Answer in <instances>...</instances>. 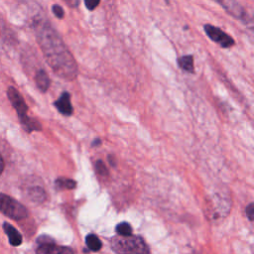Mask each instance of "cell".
Here are the masks:
<instances>
[{"label": "cell", "instance_id": "6da1fadb", "mask_svg": "<svg viewBox=\"0 0 254 254\" xmlns=\"http://www.w3.org/2000/svg\"><path fill=\"white\" fill-rule=\"evenodd\" d=\"M36 37L45 59L54 73L66 81H74L78 77L79 68L59 33L50 23L39 22L36 27Z\"/></svg>", "mask_w": 254, "mask_h": 254}, {"label": "cell", "instance_id": "7a4b0ae2", "mask_svg": "<svg viewBox=\"0 0 254 254\" xmlns=\"http://www.w3.org/2000/svg\"><path fill=\"white\" fill-rule=\"evenodd\" d=\"M112 250L117 254H149V247L140 236H115L110 241Z\"/></svg>", "mask_w": 254, "mask_h": 254}, {"label": "cell", "instance_id": "3957f363", "mask_svg": "<svg viewBox=\"0 0 254 254\" xmlns=\"http://www.w3.org/2000/svg\"><path fill=\"white\" fill-rule=\"evenodd\" d=\"M7 97L8 100L10 102V103L12 104V106L15 108L19 120L22 124V126L24 127V129L27 132H32V131H37V130H41V125L40 123L33 119L30 118L27 115L28 112V106L23 99V97L20 95V93L13 87H9L7 90Z\"/></svg>", "mask_w": 254, "mask_h": 254}, {"label": "cell", "instance_id": "277c9868", "mask_svg": "<svg viewBox=\"0 0 254 254\" xmlns=\"http://www.w3.org/2000/svg\"><path fill=\"white\" fill-rule=\"evenodd\" d=\"M0 211L14 220H21L28 216V210L22 203L1 193H0Z\"/></svg>", "mask_w": 254, "mask_h": 254}, {"label": "cell", "instance_id": "5b68a950", "mask_svg": "<svg viewBox=\"0 0 254 254\" xmlns=\"http://www.w3.org/2000/svg\"><path fill=\"white\" fill-rule=\"evenodd\" d=\"M203 29L206 36L211 41L218 44L221 48L228 49L235 45V41L233 40V38L228 34H226L224 31H222L221 29H219L218 27L212 26L210 24H205L203 26Z\"/></svg>", "mask_w": 254, "mask_h": 254}, {"label": "cell", "instance_id": "8992f818", "mask_svg": "<svg viewBox=\"0 0 254 254\" xmlns=\"http://www.w3.org/2000/svg\"><path fill=\"white\" fill-rule=\"evenodd\" d=\"M213 1L217 2L233 18L242 21L245 24L250 21L248 13L236 0H213Z\"/></svg>", "mask_w": 254, "mask_h": 254}, {"label": "cell", "instance_id": "52a82bcc", "mask_svg": "<svg viewBox=\"0 0 254 254\" xmlns=\"http://www.w3.org/2000/svg\"><path fill=\"white\" fill-rule=\"evenodd\" d=\"M37 254H74V251L67 246H60L54 241L42 243L37 248Z\"/></svg>", "mask_w": 254, "mask_h": 254}, {"label": "cell", "instance_id": "ba28073f", "mask_svg": "<svg viewBox=\"0 0 254 254\" xmlns=\"http://www.w3.org/2000/svg\"><path fill=\"white\" fill-rule=\"evenodd\" d=\"M54 105L60 113L66 116H70L74 112L73 105L71 103V95L68 92H64L58 101L54 102Z\"/></svg>", "mask_w": 254, "mask_h": 254}, {"label": "cell", "instance_id": "9c48e42d", "mask_svg": "<svg viewBox=\"0 0 254 254\" xmlns=\"http://www.w3.org/2000/svg\"><path fill=\"white\" fill-rule=\"evenodd\" d=\"M3 230L7 234L9 242L12 246H19L22 243V235L10 223L4 222L3 223Z\"/></svg>", "mask_w": 254, "mask_h": 254}, {"label": "cell", "instance_id": "30bf717a", "mask_svg": "<svg viewBox=\"0 0 254 254\" xmlns=\"http://www.w3.org/2000/svg\"><path fill=\"white\" fill-rule=\"evenodd\" d=\"M35 83L37 88L42 92V93H46L51 85V81L50 78L48 76V74L44 71V70H40L36 73L35 76Z\"/></svg>", "mask_w": 254, "mask_h": 254}, {"label": "cell", "instance_id": "8fae6325", "mask_svg": "<svg viewBox=\"0 0 254 254\" xmlns=\"http://www.w3.org/2000/svg\"><path fill=\"white\" fill-rule=\"evenodd\" d=\"M178 66L181 70L194 74L195 73V65H194V57L192 55L182 56L178 59Z\"/></svg>", "mask_w": 254, "mask_h": 254}, {"label": "cell", "instance_id": "7c38bea8", "mask_svg": "<svg viewBox=\"0 0 254 254\" xmlns=\"http://www.w3.org/2000/svg\"><path fill=\"white\" fill-rule=\"evenodd\" d=\"M55 186L57 188V190L63 191V190H72L75 189L77 186V183L72 180V179H68V178H59L56 180L55 182Z\"/></svg>", "mask_w": 254, "mask_h": 254}, {"label": "cell", "instance_id": "4fadbf2b", "mask_svg": "<svg viewBox=\"0 0 254 254\" xmlns=\"http://www.w3.org/2000/svg\"><path fill=\"white\" fill-rule=\"evenodd\" d=\"M86 243L92 251H99L102 247V243L96 234H89L86 237Z\"/></svg>", "mask_w": 254, "mask_h": 254}, {"label": "cell", "instance_id": "5bb4252c", "mask_svg": "<svg viewBox=\"0 0 254 254\" xmlns=\"http://www.w3.org/2000/svg\"><path fill=\"white\" fill-rule=\"evenodd\" d=\"M29 196H30L32 201L38 202V203H41V202L45 201V199H46V194H45L44 190L39 188V187L32 188L29 191Z\"/></svg>", "mask_w": 254, "mask_h": 254}, {"label": "cell", "instance_id": "9a60e30c", "mask_svg": "<svg viewBox=\"0 0 254 254\" xmlns=\"http://www.w3.org/2000/svg\"><path fill=\"white\" fill-rule=\"evenodd\" d=\"M115 231L118 235L121 236H129L132 234V227L128 222H120L116 225L115 227Z\"/></svg>", "mask_w": 254, "mask_h": 254}, {"label": "cell", "instance_id": "2e32d148", "mask_svg": "<svg viewBox=\"0 0 254 254\" xmlns=\"http://www.w3.org/2000/svg\"><path fill=\"white\" fill-rule=\"evenodd\" d=\"M96 169L98 171V173L102 176H107L108 175V170L106 168V166L103 164L102 161L99 160L97 163H96Z\"/></svg>", "mask_w": 254, "mask_h": 254}, {"label": "cell", "instance_id": "e0dca14e", "mask_svg": "<svg viewBox=\"0 0 254 254\" xmlns=\"http://www.w3.org/2000/svg\"><path fill=\"white\" fill-rule=\"evenodd\" d=\"M52 12H53V14H54L57 18H59V19H63V18L65 17V11H64V9L62 8V6H60V5H58V4H54V5L52 6Z\"/></svg>", "mask_w": 254, "mask_h": 254}, {"label": "cell", "instance_id": "ac0fdd59", "mask_svg": "<svg viewBox=\"0 0 254 254\" xmlns=\"http://www.w3.org/2000/svg\"><path fill=\"white\" fill-rule=\"evenodd\" d=\"M101 3V0H85V4L88 10L94 11Z\"/></svg>", "mask_w": 254, "mask_h": 254}, {"label": "cell", "instance_id": "d6986e66", "mask_svg": "<svg viewBox=\"0 0 254 254\" xmlns=\"http://www.w3.org/2000/svg\"><path fill=\"white\" fill-rule=\"evenodd\" d=\"M254 205H253V203H249L247 206H246V208H245V213H246V215H247V217H248V219L250 220V221H252L253 220V216H254V207H253Z\"/></svg>", "mask_w": 254, "mask_h": 254}, {"label": "cell", "instance_id": "ffe728a7", "mask_svg": "<svg viewBox=\"0 0 254 254\" xmlns=\"http://www.w3.org/2000/svg\"><path fill=\"white\" fill-rule=\"evenodd\" d=\"M65 2L73 8H77L80 4V0H65Z\"/></svg>", "mask_w": 254, "mask_h": 254}, {"label": "cell", "instance_id": "44dd1931", "mask_svg": "<svg viewBox=\"0 0 254 254\" xmlns=\"http://www.w3.org/2000/svg\"><path fill=\"white\" fill-rule=\"evenodd\" d=\"M4 161H3V158H2V156L0 155V175L2 174V172H3V170H4Z\"/></svg>", "mask_w": 254, "mask_h": 254}, {"label": "cell", "instance_id": "7402d4cb", "mask_svg": "<svg viewBox=\"0 0 254 254\" xmlns=\"http://www.w3.org/2000/svg\"><path fill=\"white\" fill-rule=\"evenodd\" d=\"M108 160H109L110 165L115 166V161H114V157H113V156H109V157H108Z\"/></svg>", "mask_w": 254, "mask_h": 254}, {"label": "cell", "instance_id": "603a6c76", "mask_svg": "<svg viewBox=\"0 0 254 254\" xmlns=\"http://www.w3.org/2000/svg\"><path fill=\"white\" fill-rule=\"evenodd\" d=\"M102 143V141L100 140V139H97V140H95L94 142H93V146H98V145H100Z\"/></svg>", "mask_w": 254, "mask_h": 254}]
</instances>
